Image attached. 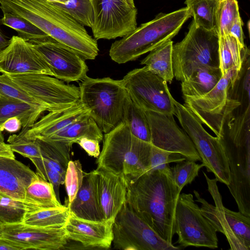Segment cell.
Wrapping results in <instances>:
<instances>
[{
  "label": "cell",
  "instance_id": "6da1fadb",
  "mask_svg": "<svg viewBox=\"0 0 250 250\" xmlns=\"http://www.w3.org/2000/svg\"><path fill=\"white\" fill-rule=\"evenodd\" d=\"M126 182L129 206L163 239L172 243L181 191L174 182L170 167L147 171Z\"/></svg>",
  "mask_w": 250,
  "mask_h": 250
},
{
  "label": "cell",
  "instance_id": "7a4b0ae2",
  "mask_svg": "<svg viewBox=\"0 0 250 250\" xmlns=\"http://www.w3.org/2000/svg\"><path fill=\"white\" fill-rule=\"evenodd\" d=\"M2 12H13L30 21L48 36L74 50L85 60H94L97 40L83 26L47 0H0Z\"/></svg>",
  "mask_w": 250,
  "mask_h": 250
},
{
  "label": "cell",
  "instance_id": "3957f363",
  "mask_svg": "<svg viewBox=\"0 0 250 250\" xmlns=\"http://www.w3.org/2000/svg\"><path fill=\"white\" fill-rule=\"evenodd\" d=\"M103 140L97 167L123 177L125 181L149 170L152 145L133 136L125 123L120 122L104 133Z\"/></svg>",
  "mask_w": 250,
  "mask_h": 250
},
{
  "label": "cell",
  "instance_id": "277c9868",
  "mask_svg": "<svg viewBox=\"0 0 250 250\" xmlns=\"http://www.w3.org/2000/svg\"><path fill=\"white\" fill-rule=\"evenodd\" d=\"M191 17L187 7L167 14L160 13L151 21L142 23L128 35L113 42L109 49V56L119 64L135 61L171 40Z\"/></svg>",
  "mask_w": 250,
  "mask_h": 250
},
{
  "label": "cell",
  "instance_id": "5b68a950",
  "mask_svg": "<svg viewBox=\"0 0 250 250\" xmlns=\"http://www.w3.org/2000/svg\"><path fill=\"white\" fill-rule=\"evenodd\" d=\"M79 102L104 133L121 122L128 94L122 80L88 76L79 85Z\"/></svg>",
  "mask_w": 250,
  "mask_h": 250
},
{
  "label": "cell",
  "instance_id": "8992f818",
  "mask_svg": "<svg viewBox=\"0 0 250 250\" xmlns=\"http://www.w3.org/2000/svg\"><path fill=\"white\" fill-rule=\"evenodd\" d=\"M172 62L174 76L181 82L200 67H219L217 32L197 27L192 20L184 38L173 45Z\"/></svg>",
  "mask_w": 250,
  "mask_h": 250
},
{
  "label": "cell",
  "instance_id": "52a82bcc",
  "mask_svg": "<svg viewBox=\"0 0 250 250\" xmlns=\"http://www.w3.org/2000/svg\"><path fill=\"white\" fill-rule=\"evenodd\" d=\"M240 72L232 67L206 94L199 97H184V105L220 138L225 134L224 125L227 116L241 104L239 100L229 96Z\"/></svg>",
  "mask_w": 250,
  "mask_h": 250
},
{
  "label": "cell",
  "instance_id": "ba28073f",
  "mask_svg": "<svg viewBox=\"0 0 250 250\" xmlns=\"http://www.w3.org/2000/svg\"><path fill=\"white\" fill-rule=\"evenodd\" d=\"M203 174L215 206L208 202L197 191L193 190L195 201L201 204V213L217 232L226 236L230 250H250V217L239 211H233L225 207L217 185V180L209 178L204 172Z\"/></svg>",
  "mask_w": 250,
  "mask_h": 250
},
{
  "label": "cell",
  "instance_id": "9c48e42d",
  "mask_svg": "<svg viewBox=\"0 0 250 250\" xmlns=\"http://www.w3.org/2000/svg\"><path fill=\"white\" fill-rule=\"evenodd\" d=\"M173 103L175 115L191 140L208 172H212L218 182L229 185V169L221 139L209 134L188 107L175 99Z\"/></svg>",
  "mask_w": 250,
  "mask_h": 250
},
{
  "label": "cell",
  "instance_id": "30bf717a",
  "mask_svg": "<svg viewBox=\"0 0 250 250\" xmlns=\"http://www.w3.org/2000/svg\"><path fill=\"white\" fill-rule=\"evenodd\" d=\"M220 139L230 172L227 186L239 211L250 217V132L225 133Z\"/></svg>",
  "mask_w": 250,
  "mask_h": 250
},
{
  "label": "cell",
  "instance_id": "8fae6325",
  "mask_svg": "<svg viewBox=\"0 0 250 250\" xmlns=\"http://www.w3.org/2000/svg\"><path fill=\"white\" fill-rule=\"evenodd\" d=\"M114 249L123 250H177L182 248L163 239L125 202L113 224Z\"/></svg>",
  "mask_w": 250,
  "mask_h": 250
},
{
  "label": "cell",
  "instance_id": "7c38bea8",
  "mask_svg": "<svg viewBox=\"0 0 250 250\" xmlns=\"http://www.w3.org/2000/svg\"><path fill=\"white\" fill-rule=\"evenodd\" d=\"M122 80L130 99L144 110L175 115L167 83L146 66L130 71Z\"/></svg>",
  "mask_w": 250,
  "mask_h": 250
},
{
  "label": "cell",
  "instance_id": "4fadbf2b",
  "mask_svg": "<svg viewBox=\"0 0 250 250\" xmlns=\"http://www.w3.org/2000/svg\"><path fill=\"white\" fill-rule=\"evenodd\" d=\"M216 230L202 215L191 193L180 194L175 213V233L180 247L218 248Z\"/></svg>",
  "mask_w": 250,
  "mask_h": 250
},
{
  "label": "cell",
  "instance_id": "5bb4252c",
  "mask_svg": "<svg viewBox=\"0 0 250 250\" xmlns=\"http://www.w3.org/2000/svg\"><path fill=\"white\" fill-rule=\"evenodd\" d=\"M5 74L49 112L70 106L79 102V87L65 84L52 76L38 73Z\"/></svg>",
  "mask_w": 250,
  "mask_h": 250
},
{
  "label": "cell",
  "instance_id": "9a60e30c",
  "mask_svg": "<svg viewBox=\"0 0 250 250\" xmlns=\"http://www.w3.org/2000/svg\"><path fill=\"white\" fill-rule=\"evenodd\" d=\"M95 40L123 37L137 26V9L134 0H91Z\"/></svg>",
  "mask_w": 250,
  "mask_h": 250
},
{
  "label": "cell",
  "instance_id": "2e32d148",
  "mask_svg": "<svg viewBox=\"0 0 250 250\" xmlns=\"http://www.w3.org/2000/svg\"><path fill=\"white\" fill-rule=\"evenodd\" d=\"M29 42L48 65L54 77L70 83L87 76L85 60L67 46L50 37Z\"/></svg>",
  "mask_w": 250,
  "mask_h": 250
},
{
  "label": "cell",
  "instance_id": "e0dca14e",
  "mask_svg": "<svg viewBox=\"0 0 250 250\" xmlns=\"http://www.w3.org/2000/svg\"><path fill=\"white\" fill-rule=\"evenodd\" d=\"M145 112L149 125L151 145L166 151L180 154L187 160L201 161L191 140L179 127L173 115L149 111Z\"/></svg>",
  "mask_w": 250,
  "mask_h": 250
},
{
  "label": "cell",
  "instance_id": "ac0fdd59",
  "mask_svg": "<svg viewBox=\"0 0 250 250\" xmlns=\"http://www.w3.org/2000/svg\"><path fill=\"white\" fill-rule=\"evenodd\" d=\"M0 237L23 250L64 249L69 241L64 227L42 228L23 223L0 225Z\"/></svg>",
  "mask_w": 250,
  "mask_h": 250
},
{
  "label": "cell",
  "instance_id": "d6986e66",
  "mask_svg": "<svg viewBox=\"0 0 250 250\" xmlns=\"http://www.w3.org/2000/svg\"><path fill=\"white\" fill-rule=\"evenodd\" d=\"M0 73H38L53 76L49 66L32 44L18 36H12L8 45L0 52Z\"/></svg>",
  "mask_w": 250,
  "mask_h": 250
},
{
  "label": "cell",
  "instance_id": "ffe728a7",
  "mask_svg": "<svg viewBox=\"0 0 250 250\" xmlns=\"http://www.w3.org/2000/svg\"><path fill=\"white\" fill-rule=\"evenodd\" d=\"M113 222L79 218L70 212L64 226L69 240L80 243L85 249H109L112 243Z\"/></svg>",
  "mask_w": 250,
  "mask_h": 250
},
{
  "label": "cell",
  "instance_id": "44dd1931",
  "mask_svg": "<svg viewBox=\"0 0 250 250\" xmlns=\"http://www.w3.org/2000/svg\"><path fill=\"white\" fill-rule=\"evenodd\" d=\"M97 198L106 220L114 219L126 202L127 184L123 177L103 168L94 170Z\"/></svg>",
  "mask_w": 250,
  "mask_h": 250
},
{
  "label": "cell",
  "instance_id": "7402d4cb",
  "mask_svg": "<svg viewBox=\"0 0 250 250\" xmlns=\"http://www.w3.org/2000/svg\"><path fill=\"white\" fill-rule=\"evenodd\" d=\"M89 115L80 102L65 108L49 111L19 136L27 140L47 138L63 129L72 123Z\"/></svg>",
  "mask_w": 250,
  "mask_h": 250
},
{
  "label": "cell",
  "instance_id": "603a6c76",
  "mask_svg": "<svg viewBox=\"0 0 250 250\" xmlns=\"http://www.w3.org/2000/svg\"><path fill=\"white\" fill-rule=\"evenodd\" d=\"M38 177L29 167L16 158L0 156V191L23 201L26 188Z\"/></svg>",
  "mask_w": 250,
  "mask_h": 250
},
{
  "label": "cell",
  "instance_id": "cb8c5ba5",
  "mask_svg": "<svg viewBox=\"0 0 250 250\" xmlns=\"http://www.w3.org/2000/svg\"><path fill=\"white\" fill-rule=\"evenodd\" d=\"M67 208L70 212L82 219L95 221L105 220L97 198L94 170L84 172L82 186Z\"/></svg>",
  "mask_w": 250,
  "mask_h": 250
},
{
  "label": "cell",
  "instance_id": "d4e9b609",
  "mask_svg": "<svg viewBox=\"0 0 250 250\" xmlns=\"http://www.w3.org/2000/svg\"><path fill=\"white\" fill-rule=\"evenodd\" d=\"M27 212L63 206L50 182L39 176L26 189L23 200Z\"/></svg>",
  "mask_w": 250,
  "mask_h": 250
},
{
  "label": "cell",
  "instance_id": "484cf974",
  "mask_svg": "<svg viewBox=\"0 0 250 250\" xmlns=\"http://www.w3.org/2000/svg\"><path fill=\"white\" fill-rule=\"evenodd\" d=\"M222 73L220 67H200L181 82L183 97H199L209 92L218 83Z\"/></svg>",
  "mask_w": 250,
  "mask_h": 250
},
{
  "label": "cell",
  "instance_id": "4316f807",
  "mask_svg": "<svg viewBox=\"0 0 250 250\" xmlns=\"http://www.w3.org/2000/svg\"><path fill=\"white\" fill-rule=\"evenodd\" d=\"M45 111L43 108L0 95V126L8 118L18 117L22 124L21 130L19 133H24Z\"/></svg>",
  "mask_w": 250,
  "mask_h": 250
},
{
  "label": "cell",
  "instance_id": "83f0119b",
  "mask_svg": "<svg viewBox=\"0 0 250 250\" xmlns=\"http://www.w3.org/2000/svg\"><path fill=\"white\" fill-rule=\"evenodd\" d=\"M84 137L96 139L99 142L104 138L102 131L89 115L72 123L63 129L45 138L63 142L71 147L73 144L77 143Z\"/></svg>",
  "mask_w": 250,
  "mask_h": 250
},
{
  "label": "cell",
  "instance_id": "f1b7e54d",
  "mask_svg": "<svg viewBox=\"0 0 250 250\" xmlns=\"http://www.w3.org/2000/svg\"><path fill=\"white\" fill-rule=\"evenodd\" d=\"M173 42L168 40L149 52L140 63L145 65L151 72L171 83L174 76L172 49Z\"/></svg>",
  "mask_w": 250,
  "mask_h": 250
},
{
  "label": "cell",
  "instance_id": "f546056e",
  "mask_svg": "<svg viewBox=\"0 0 250 250\" xmlns=\"http://www.w3.org/2000/svg\"><path fill=\"white\" fill-rule=\"evenodd\" d=\"M249 53V50L246 46L243 47L229 34L219 37V67L223 75L232 67L241 70L245 58Z\"/></svg>",
  "mask_w": 250,
  "mask_h": 250
},
{
  "label": "cell",
  "instance_id": "4dcf8cb0",
  "mask_svg": "<svg viewBox=\"0 0 250 250\" xmlns=\"http://www.w3.org/2000/svg\"><path fill=\"white\" fill-rule=\"evenodd\" d=\"M136 138L150 143V130L145 111L134 103L128 95L123 108L122 121Z\"/></svg>",
  "mask_w": 250,
  "mask_h": 250
},
{
  "label": "cell",
  "instance_id": "1f68e13d",
  "mask_svg": "<svg viewBox=\"0 0 250 250\" xmlns=\"http://www.w3.org/2000/svg\"><path fill=\"white\" fill-rule=\"evenodd\" d=\"M35 140L40 146L42 157L65 177L71 147L63 142L45 138Z\"/></svg>",
  "mask_w": 250,
  "mask_h": 250
},
{
  "label": "cell",
  "instance_id": "d6a6232c",
  "mask_svg": "<svg viewBox=\"0 0 250 250\" xmlns=\"http://www.w3.org/2000/svg\"><path fill=\"white\" fill-rule=\"evenodd\" d=\"M220 0H185V3L196 27L216 32V15Z\"/></svg>",
  "mask_w": 250,
  "mask_h": 250
},
{
  "label": "cell",
  "instance_id": "836d02e7",
  "mask_svg": "<svg viewBox=\"0 0 250 250\" xmlns=\"http://www.w3.org/2000/svg\"><path fill=\"white\" fill-rule=\"evenodd\" d=\"M69 213L65 206L26 212L22 223L42 228H62L66 224Z\"/></svg>",
  "mask_w": 250,
  "mask_h": 250
},
{
  "label": "cell",
  "instance_id": "e575fe53",
  "mask_svg": "<svg viewBox=\"0 0 250 250\" xmlns=\"http://www.w3.org/2000/svg\"><path fill=\"white\" fill-rule=\"evenodd\" d=\"M2 13V24L16 30L17 36L24 40L29 42L49 37L26 19L11 12L4 11Z\"/></svg>",
  "mask_w": 250,
  "mask_h": 250
},
{
  "label": "cell",
  "instance_id": "d590c367",
  "mask_svg": "<svg viewBox=\"0 0 250 250\" xmlns=\"http://www.w3.org/2000/svg\"><path fill=\"white\" fill-rule=\"evenodd\" d=\"M53 3L83 26H92L94 14L91 0H64Z\"/></svg>",
  "mask_w": 250,
  "mask_h": 250
},
{
  "label": "cell",
  "instance_id": "8d00e7d4",
  "mask_svg": "<svg viewBox=\"0 0 250 250\" xmlns=\"http://www.w3.org/2000/svg\"><path fill=\"white\" fill-rule=\"evenodd\" d=\"M26 212L23 201L0 191V225L22 223Z\"/></svg>",
  "mask_w": 250,
  "mask_h": 250
},
{
  "label": "cell",
  "instance_id": "74e56055",
  "mask_svg": "<svg viewBox=\"0 0 250 250\" xmlns=\"http://www.w3.org/2000/svg\"><path fill=\"white\" fill-rule=\"evenodd\" d=\"M239 16L237 0H221L216 15V32L218 37L229 34L232 24Z\"/></svg>",
  "mask_w": 250,
  "mask_h": 250
},
{
  "label": "cell",
  "instance_id": "f35d334b",
  "mask_svg": "<svg viewBox=\"0 0 250 250\" xmlns=\"http://www.w3.org/2000/svg\"><path fill=\"white\" fill-rule=\"evenodd\" d=\"M203 167V164H198L194 161L187 160L178 162L170 167L174 182L179 190L181 191L185 186L191 184Z\"/></svg>",
  "mask_w": 250,
  "mask_h": 250
},
{
  "label": "cell",
  "instance_id": "ab89813d",
  "mask_svg": "<svg viewBox=\"0 0 250 250\" xmlns=\"http://www.w3.org/2000/svg\"><path fill=\"white\" fill-rule=\"evenodd\" d=\"M84 172L79 160H70L65 171L64 184L67 199L66 207H68L74 200L81 188L83 178Z\"/></svg>",
  "mask_w": 250,
  "mask_h": 250
},
{
  "label": "cell",
  "instance_id": "60d3db41",
  "mask_svg": "<svg viewBox=\"0 0 250 250\" xmlns=\"http://www.w3.org/2000/svg\"><path fill=\"white\" fill-rule=\"evenodd\" d=\"M0 95L22 102L32 106L46 109L15 83L5 74H0Z\"/></svg>",
  "mask_w": 250,
  "mask_h": 250
},
{
  "label": "cell",
  "instance_id": "b9f144b4",
  "mask_svg": "<svg viewBox=\"0 0 250 250\" xmlns=\"http://www.w3.org/2000/svg\"><path fill=\"white\" fill-rule=\"evenodd\" d=\"M30 160L36 167L37 174L52 184L57 198L60 201V187L64 183V177L47 163L42 157L32 158Z\"/></svg>",
  "mask_w": 250,
  "mask_h": 250
},
{
  "label": "cell",
  "instance_id": "7bdbcfd3",
  "mask_svg": "<svg viewBox=\"0 0 250 250\" xmlns=\"http://www.w3.org/2000/svg\"><path fill=\"white\" fill-rule=\"evenodd\" d=\"M8 145L13 152L20 154L29 159L41 157V149L36 140L26 139L17 134L10 136L8 140Z\"/></svg>",
  "mask_w": 250,
  "mask_h": 250
},
{
  "label": "cell",
  "instance_id": "ee69618b",
  "mask_svg": "<svg viewBox=\"0 0 250 250\" xmlns=\"http://www.w3.org/2000/svg\"><path fill=\"white\" fill-rule=\"evenodd\" d=\"M158 148L152 145L148 171L165 169L170 167V162H180L187 160L184 156Z\"/></svg>",
  "mask_w": 250,
  "mask_h": 250
},
{
  "label": "cell",
  "instance_id": "f6af8a7d",
  "mask_svg": "<svg viewBox=\"0 0 250 250\" xmlns=\"http://www.w3.org/2000/svg\"><path fill=\"white\" fill-rule=\"evenodd\" d=\"M77 144L90 156L98 158L100 154L99 141L96 139L84 137L79 140Z\"/></svg>",
  "mask_w": 250,
  "mask_h": 250
},
{
  "label": "cell",
  "instance_id": "bcb514c9",
  "mask_svg": "<svg viewBox=\"0 0 250 250\" xmlns=\"http://www.w3.org/2000/svg\"><path fill=\"white\" fill-rule=\"evenodd\" d=\"M242 25L243 21L240 16H239L232 24L229 34L234 37L240 45L243 47H245L246 46L244 43Z\"/></svg>",
  "mask_w": 250,
  "mask_h": 250
},
{
  "label": "cell",
  "instance_id": "7dc6e473",
  "mask_svg": "<svg viewBox=\"0 0 250 250\" xmlns=\"http://www.w3.org/2000/svg\"><path fill=\"white\" fill-rule=\"evenodd\" d=\"M21 128V122L20 119L16 117H11L5 120L0 126L2 131L5 130L9 133L18 132Z\"/></svg>",
  "mask_w": 250,
  "mask_h": 250
},
{
  "label": "cell",
  "instance_id": "c3c4849f",
  "mask_svg": "<svg viewBox=\"0 0 250 250\" xmlns=\"http://www.w3.org/2000/svg\"><path fill=\"white\" fill-rule=\"evenodd\" d=\"M0 156L15 158L14 152L8 144H6L4 142H0Z\"/></svg>",
  "mask_w": 250,
  "mask_h": 250
},
{
  "label": "cell",
  "instance_id": "681fc988",
  "mask_svg": "<svg viewBox=\"0 0 250 250\" xmlns=\"http://www.w3.org/2000/svg\"><path fill=\"white\" fill-rule=\"evenodd\" d=\"M0 250H21L12 242L0 237Z\"/></svg>",
  "mask_w": 250,
  "mask_h": 250
},
{
  "label": "cell",
  "instance_id": "f907efd6",
  "mask_svg": "<svg viewBox=\"0 0 250 250\" xmlns=\"http://www.w3.org/2000/svg\"><path fill=\"white\" fill-rule=\"evenodd\" d=\"M2 25L1 19H0V26ZM10 40L2 32L0 27V52L2 51L9 43Z\"/></svg>",
  "mask_w": 250,
  "mask_h": 250
},
{
  "label": "cell",
  "instance_id": "816d5d0a",
  "mask_svg": "<svg viewBox=\"0 0 250 250\" xmlns=\"http://www.w3.org/2000/svg\"><path fill=\"white\" fill-rule=\"evenodd\" d=\"M2 131L1 130L0 128V142H4V137L2 133Z\"/></svg>",
  "mask_w": 250,
  "mask_h": 250
},
{
  "label": "cell",
  "instance_id": "f5cc1de1",
  "mask_svg": "<svg viewBox=\"0 0 250 250\" xmlns=\"http://www.w3.org/2000/svg\"><path fill=\"white\" fill-rule=\"evenodd\" d=\"M52 2H60L64 1V0H47Z\"/></svg>",
  "mask_w": 250,
  "mask_h": 250
},
{
  "label": "cell",
  "instance_id": "db71d44e",
  "mask_svg": "<svg viewBox=\"0 0 250 250\" xmlns=\"http://www.w3.org/2000/svg\"></svg>",
  "mask_w": 250,
  "mask_h": 250
}]
</instances>
